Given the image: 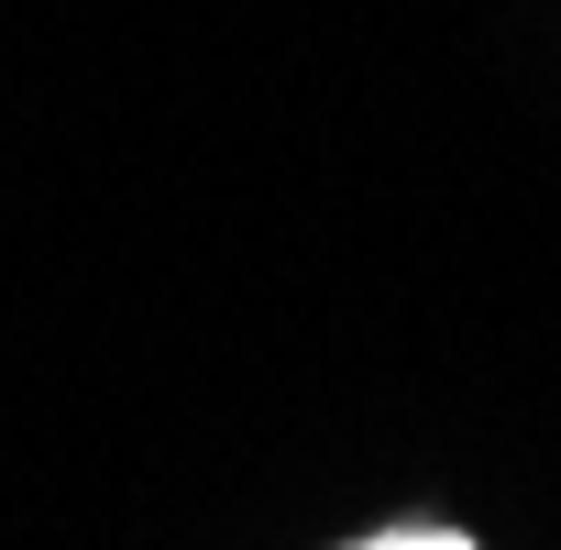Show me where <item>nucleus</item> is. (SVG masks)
<instances>
[{
    "label": "nucleus",
    "instance_id": "obj_1",
    "mask_svg": "<svg viewBox=\"0 0 561 550\" xmlns=\"http://www.w3.org/2000/svg\"><path fill=\"white\" fill-rule=\"evenodd\" d=\"M353 550H473L462 528H386V539H353Z\"/></svg>",
    "mask_w": 561,
    "mask_h": 550
}]
</instances>
